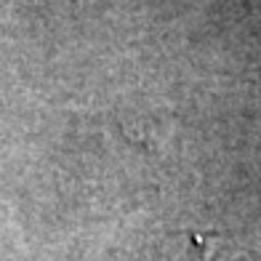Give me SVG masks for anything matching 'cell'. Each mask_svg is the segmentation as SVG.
<instances>
[{"instance_id":"obj_1","label":"cell","mask_w":261,"mask_h":261,"mask_svg":"<svg viewBox=\"0 0 261 261\" xmlns=\"http://www.w3.org/2000/svg\"><path fill=\"white\" fill-rule=\"evenodd\" d=\"M147 261H243L229 237L211 232H176L152 248Z\"/></svg>"}]
</instances>
